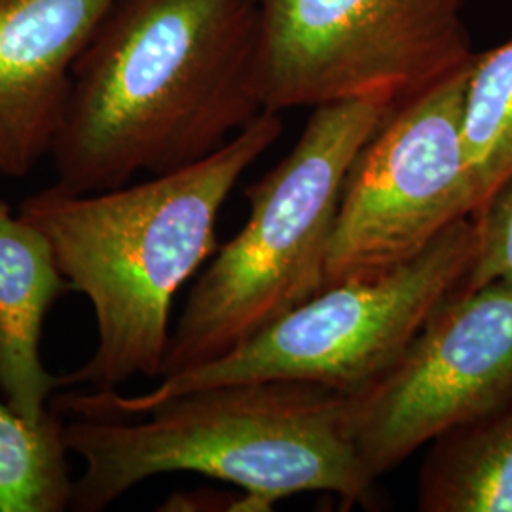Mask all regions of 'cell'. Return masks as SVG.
Here are the masks:
<instances>
[{
	"instance_id": "cell-4",
	"label": "cell",
	"mask_w": 512,
	"mask_h": 512,
	"mask_svg": "<svg viewBox=\"0 0 512 512\" xmlns=\"http://www.w3.org/2000/svg\"><path fill=\"white\" fill-rule=\"evenodd\" d=\"M397 105L378 93L315 107L293 150L245 190L249 220L194 283L162 378L219 359L325 289L349 169Z\"/></svg>"
},
{
	"instance_id": "cell-10",
	"label": "cell",
	"mask_w": 512,
	"mask_h": 512,
	"mask_svg": "<svg viewBox=\"0 0 512 512\" xmlns=\"http://www.w3.org/2000/svg\"><path fill=\"white\" fill-rule=\"evenodd\" d=\"M71 291L48 238L10 207L0 209V393L29 420L48 414L61 376L46 370L42 330L55 302Z\"/></svg>"
},
{
	"instance_id": "cell-12",
	"label": "cell",
	"mask_w": 512,
	"mask_h": 512,
	"mask_svg": "<svg viewBox=\"0 0 512 512\" xmlns=\"http://www.w3.org/2000/svg\"><path fill=\"white\" fill-rule=\"evenodd\" d=\"M65 421L57 410L42 420L16 412L0 393V512L71 509Z\"/></svg>"
},
{
	"instance_id": "cell-14",
	"label": "cell",
	"mask_w": 512,
	"mask_h": 512,
	"mask_svg": "<svg viewBox=\"0 0 512 512\" xmlns=\"http://www.w3.org/2000/svg\"><path fill=\"white\" fill-rule=\"evenodd\" d=\"M476 255L454 293H469L492 281L512 285V173L475 215Z\"/></svg>"
},
{
	"instance_id": "cell-7",
	"label": "cell",
	"mask_w": 512,
	"mask_h": 512,
	"mask_svg": "<svg viewBox=\"0 0 512 512\" xmlns=\"http://www.w3.org/2000/svg\"><path fill=\"white\" fill-rule=\"evenodd\" d=\"M473 61L399 101L359 152L338 205L325 287L389 272L478 213L463 143Z\"/></svg>"
},
{
	"instance_id": "cell-1",
	"label": "cell",
	"mask_w": 512,
	"mask_h": 512,
	"mask_svg": "<svg viewBox=\"0 0 512 512\" xmlns=\"http://www.w3.org/2000/svg\"><path fill=\"white\" fill-rule=\"evenodd\" d=\"M256 0H112L76 59L52 160L73 194L202 162L249 126Z\"/></svg>"
},
{
	"instance_id": "cell-6",
	"label": "cell",
	"mask_w": 512,
	"mask_h": 512,
	"mask_svg": "<svg viewBox=\"0 0 512 512\" xmlns=\"http://www.w3.org/2000/svg\"><path fill=\"white\" fill-rule=\"evenodd\" d=\"M465 0H256V93L270 112L389 93L473 61Z\"/></svg>"
},
{
	"instance_id": "cell-11",
	"label": "cell",
	"mask_w": 512,
	"mask_h": 512,
	"mask_svg": "<svg viewBox=\"0 0 512 512\" xmlns=\"http://www.w3.org/2000/svg\"><path fill=\"white\" fill-rule=\"evenodd\" d=\"M429 444L421 512H512V397Z\"/></svg>"
},
{
	"instance_id": "cell-13",
	"label": "cell",
	"mask_w": 512,
	"mask_h": 512,
	"mask_svg": "<svg viewBox=\"0 0 512 512\" xmlns=\"http://www.w3.org/2000/svg\"><path fill=\"white\" fill-rule=\"evenodd\" d=\"M463 143L480 211L512 173V37L476 54L465 95Z\"/></svg>"
},
{
	"instance_id": "cell-5",
	"label": "cell",
	"mask_w": 512,
	"mask_h": 512,
	"mask_svg": "<svg viewBox=\"0 0 512 512\" xmlns=\"http://www.w3.org/2000/svg\"><path fill=\"white\" fill-rule=\"evenodd\" d=\"M476 255V220L461 219L421 255L384 274L325 287L251 340L215 361L162 378L150 393L116 389L67 393L52 404L63 416L128 420L190 391L249 382H310L353 393L380 378L454 293Z\"/></svg>"
},
{
	"instance_id": "cell-9",
	"label": "cell",
	"mask_w": 512,
	"mask_h": 512,
	"mask_svg": "<svg viewBox=\"0 0 512 512\" xmlns=\"http://www.w3.org/2000/svg\"><path fill=\"white\" fill-rule=\"evenodd\" d=\"M112 0H0V175L52 156L76 59Z\"/></svg>"
},
{
	"instance_id": "cell-8",
	"label": "cell",
	"mask_w": 512,
	"mask_h": 512,
	"mask_svg": "<svg viewBox=\"0 0 512 512\" xmlns=\"http://www.w3.org/2000/svg\"><path fill=\"white\" fill-rule=\"evenodd\" d=\"M512 397V285L452 293L397 363L349 393V433L372 478Z\"/></svg>"
},
{
	"instance_id": "cell-2",
	"label": "cell",
	"mask_w": 512,
	"mask_h": 512,
	"mask_svg": "<svg viewBox=\"0 0 512 512\" xmlns=\"http://www.w3.org/2000/svg\"><path fill=\"white\" fill-rule=\"evenodd\" d=\"M281 131L279 112L264 110L202 162L90 194L52 184L21 202L19 217L48 238L71 291L95 315V353L61 376L63 387L162 378L173 300L219 251L222 205Z\"/></svg>"
},
{
	"instance_id": "cell-15",
	"label": "cell",
	"mask_w": 512,
	"mask_h": 512,
	"mask_svg": "<svg viewBox=\"0 0 512 512\" xmlns=\"http://www.w3.org/2000/svg\"><path fill=\"white\" fill-rule=\"evenodd\" d=\"M6 205H8V203H4L0 200V209H2V207H6Z\"/></svg>"
},
{
	"instance_id": "cell-3",
	"label": "cell",
	"mask_w": 512,
	"mask_h": 512,
	"mask_svg": "<svg viewBox=\"0 0 512 512\" xmlns=\"http://www.w3.org/2000/svg\"><path fill=\"white\" fill-rule=\"evenodd\" d=\"M69 452L84 469L74 480L76 512L107 509L143 480L196 473L230 482L253 512L308 492L346 503L374 497L349 433V393L310 382H249L190 391L128 420L65 423Z\"/></svg>"
}]
</instances>
